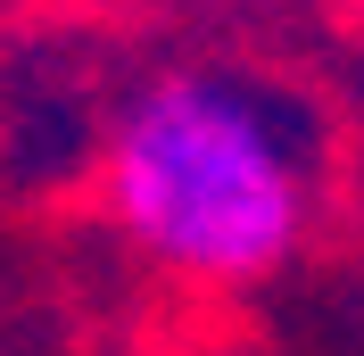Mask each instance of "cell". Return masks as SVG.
Segmentation results:
<instances>
[{
    "mask_svg": "<svg viewBox=\"0 0 364 356\" xmlns=\"http://www.w3.org/2000/svg\"><path fill=\"white\" fill-rule=\"evenodd\" d=\"M116 216L149 257L207 282L273 273L306 232V182L273 116L215 75H166L124 108L108 150Z\"/></svg>",
    "mask_w": 364,
    "mask_h": 356,
    "instance_id": "1",
    "label": "cell"
}]
</instances>
